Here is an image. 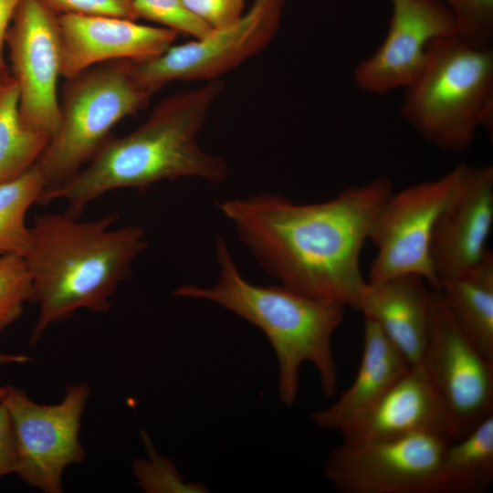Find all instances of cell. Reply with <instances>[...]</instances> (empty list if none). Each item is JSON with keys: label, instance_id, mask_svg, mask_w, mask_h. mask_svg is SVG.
I'll use <instances>...</instances> for the list:
<instances>
[{"label": "cell", "instance_id": "obj_23", "mask_svg": "<svg viewBox=\"0 0 493 493\" xmlns=\"http://www.w3.org/2000/svg\"><path fill=\"white\" fill-rule=\"evenodd\" d=\"M31 280L23 257H0V331L17 320L30 302Z\"/></svg>", "mask_w": 493, "mask_h": 493}, {"label": "cell", "instance_id": "obj_8", "mask_svg": "<svg viewBox=\"0 0 493 493\" xmlns=\"http://www.w3.org/2000/svg\"><path fill=\"white\" fill-rule=\"evenodd\" d=\"M251 1L236 22L212 28L202 37L172 45L153 58L131 61L138 82L154 93L174 80L219 79L261 52L278 30L285 0Z\"/></svg>", "mask_w": 493, "mask_h": 493}, {"label": "cell", "instance_id": "obj_21", "mask_svg": "<svg viewBox=\"0 0 493 493\" xmlns=\"http://www.w3.org/2000/svg\"><path fill=\"white\" fill-rule=\"evenodd\" d=\"M48 142L23 123L17 83L9 67L0 70V184L33 167Z\"/></svg>", "mask_w": 493, "mask_h": 493}, {"label": "cell", "instance_id": "obj_22", "mask_svg": "<svg viewBox=\"0 0 493 493\" xmlns=\"http://www.w3.org/2000/svg\"><path fill=\"white\" fill-rule=\"evenodd\" d=\"M46 189L35 164L21 175L0 184V254L24 257L30 240L26 215L39 204Z\"/></svg>", "mask_w": 493, "mask_h": 493}, {"label": "cell", "instance_id": "obj_1", "mask_svg": "<svg viewBox=\"0 0 493 493\" xmlns=\"http://www.w3.org/2000/svg\"><path fill=\"white\" fill-rule=\"evenodd\" d=\"M393 193L391 181L378 176L320 203L296 204L261 193L219 201L217 207L261 267L281 285L355 309L366 282L362 250Z\"/></svg>", "mask_w": 493, "mask_h": 493}, {"label": "cell", "instance_id": "obj_20", "mask_svg": "<svg viewBox=\"0 0 493 493\" xmlns=\"http://www.w3.org/2000/svg\"><path fill=\"white\" fill-rule=\"evenodd\" d=\"M493 481V415L446 446L437 493H481Z\"/></svg>", "mask_w": 493, "mask_h": 493}, {"label": "cell", "instance_id": "obj_25", "mask_svg": "<svg viewBox=\"0 0 493 493\" xmlns=\"http://www.w3.org/2000/svg\"><path fill=\"white\" fill-rule=\"evenodd\" d=\"M138 16L199 38L212 28L192 15L181 0H131Z\"/></svg>", "mask_w": 493, "mask_h": 493}, {"label": "cell", "instance_id": "obj_13", "mask_svg": "<svg viewBox=\"0 0 493 493\" xmlns=\"http://www.w3.org/2000/svg\"><path fill=\"white\" fill-rule=\"evenodd\" d=\"M390 2L392 16L383 43L353 73L358 88L374 95L408 87L422 71L431 43L458 34L453 13L441 0Z\"/></svg>", "mask_w": 493, "mask_h": 493}, {"label": "cell", "instance_id": "obj_11", "mask_svg": "<svg viewBox=\"0 0 493 493\" xmlns=\"http://www.w3.org/2000/svg\"><path fill=\"white\" fill-rule=\"evenodd\" d=\"M461 164L443 176L393 193L377 215L369 240L377 249L368 280L422 276L438 287L430 246L435 221L458 180Z\"/></svg>", "mask_w": 493, "mask_h": 493}, {"label": "cell", "instance_id": "obj_7", "mask_svg": "<svg viewBox=\"0 0 493 493\" xmlns=\"http://www.w3.org/2000/svg\"><path fill=\"white\" fill-rule=\"evenodd\" d=\"M90 390L85 383L66 387L55 404L33 401L22 389L6 385V404L15 433V474L45 493H61L65 469L85 460L79 441L80 422Z\"/></svg>", "mask_w": 493, "mask_h": 493}, {"label": "cell", "instance_id": "obj_18", "mask_svg": "<svg viewBox=\"0 0 493 493\" xmlns=\"http://www.w3.org/2000/svg\"><path fill=\"white\" fill-rule=\"evenodd\" d=\"M409 366L380 328L363 317L362 354L356 376L335 403L312 414L314 423L340 432L373 404Z\"/></svg>", "mask_w": 493, "mask_h": 493}, {"label": "cell", "instance_id": "obj_27", "mask_svg": "<svg viewBox=\"0 0 493 493\" xmlns=\"http://www.w3.org/2000/svg\"><path fill=\"white\" fill-rule=\"evenodd\" d=\"M58 14L110 16L136 20L131 0H42Z\"/></svg>", "mask_w": 493, "mask_h": 493}, {"label": "cell", "instance_id": "obj_17", "mask_svg": "<svg viewBox=\"0 0 493 493\" xmlns=\"http://www.w3.org/2000/svg\"><path fill=\"white\" fill-rule=\"evenodd\" d=\"M434 288L419 275L366 280L355 309L372 320L410 364L427 343Z\"/></svg>", "mask_w": 493, "mask_h": 493}, {"label": "cell", "instance_id": "obj_24", "mask_svg": "<svg viewBox=\"0 0 493 493\" xmlns=\"http://www.w3.org/2000/svg\"><path fill=\"white\" fill-rule=\"evenodd\" d=\"M142 438L148 451V459L134 460L133 474L137 483L149 493L162 492H207L198 483H186L173 464L165 456L156 453L149 436L142 432Z\"/></svg>", "mask_w": 493, "mask_h": 493}, {"label": "cell", "instance_id": "obj_4", "mask_svg": "<svg viewBox=\"0 0 493 493\" xmlns=\"http://www.w3.org/2000/svg\"><path fill=\"white\" fill-rule=\"evenodd\" d=\"M215 256L219 275L215 284L184 285L173 294L215 303L260 329L278 362V395L284 404L292 405L296 400L304 362L316 368L323 394H336L338 372L331 340L343 321L346 307L303 295L281 284L259 286L249 282L222 238L216 241Z\"/></svg>", "mask_w": 493, "mask_h": 493}, {"label": "cell", "instance_id": "obj_26", "mask_svg": "<svg viewBox=\"0 0 493 493\" xmlns=\"http://www.w3.org/2000/svg\"><path fill=\"white\" fill-rule=\"evenodd\" d=\"M453 13L463 38L482 47H492L493 0H441Z\"/></svg>", "mask_w": 493, "mask_h": 493}, {"label": "cell", "instance_id": "obj_31", "mask_svg": "<svg viewBox=\"0 0 493 493\" xmlns=\"http://www.w3.org/2000/svg\"><path fill=\"white\" fill-rule=\"evenodd\" d=\"M31 360V357L23 354L0 352V365L26 363Z\"/></svg>", "mask_w": 493, "mask_h": 493}, {"label": "cell", "instance_id": "obj_29", "mask_svg": "<svg viewBox=\"0 0 493 493\" xmlns=\"http://www.w3.org/2000/svg\"><path fill=\"white\" fill-rule=\"evenodd\" d=\"M17 466V449L8 408L0 402V479L15 474Z\"/></svg>", "mask_w": 493, "mask_h": 493}, {"label": "cell", "instance_id": "obj_19", "mask_svg": "<svg viewBox=\"0 0 493 493\" xmlns=\"http://www.w3.org/2000/svg\"><path fill=\"white\" fill-rule=\"evenodd\" d=\"M454 321L465 336L493 361V255L443 279L437 287Z\"/></svg>", "mask_w": 493, "mask_h": 493}, {"label": "cell", "instance_id": "obj_28", "mask_svg": "<svg viewBox=\"0 0 493 493\" xmlns=\"http://www.w3.org/2000/svg\"><path fill=\"white\" fill-rule=\"evenodd\" d=\"M184 7L211 28L226 26L245 13L246 0H181Z\"/></svg>", "mask_w": 493, "mask_h": 493}, {"label": "cell", "instance_id": "obj_5", "mask_svg": "<svg viewBox=\"0 0 493 493\" xmlns=\"http://www.w3.org/2000/svg\"><path fill=\"white\" fill-rule=\"evenodd\" d=\"M404 120L426 142L462 152L493 111L492 47L453 35L431 43L425 64L405 89Z\"/></svg>", "mask_w": 493, "mask_h": 493}, {"label": "cell", "instance_id": "obj_16", "mask_svg": "<svg viewBox=\"0 0 493 493\" xmlns=\"http://www.w3.org/2000/svg\"><path fill=\"white\" fill-rule=\"evenodd\" d=\"M339 433L345 445L416 434L454 440L448 416L421 361L410 364L373 404Z\"/></svg>", "mask_w": 493, "mask_h": 493}, {"label": "cell", "instance_id": "obj_30", "mask_svg": "<svg viewBox=\"0 0 493 493\" xmlns=\"http://www.w3.org/2000/svg\"><path fill=\"white\" fill-rule=\"evenodd\" d=\"M20 0H0V70L8 68L4 58L6 34Z\"/></svg>", "mask_w": 493, "mask_h": 493}, {"label": "cell", "instance_id": "obj_9", "mask_svg": "<svg viewBox=\"0 0 493 493\" xmlns=\"http://www.w3.org/2000/svg\"><path fill=\"white\" fill-rule=\"evenodd\" d=\"M451 442L436 434L354 445L328 456L326 477L341 493H437L443 452Z\"/></svg>", "mask_w": 493, "mask_h": 493}, {"label": "cell", "instance_id": "obj_10", "mask_svg": "<svg viewBox=\"0 0 493 493\" xmlns=\"http://www.w3.org/2000/svg\"><path fill=\"white\" fill-rule=\"evenodd\" d=\"M421 362L448 416L454 440L493 415V361L460 330L437 288Z\"/></svg>", "mask_w": 493, "mask_h": 493}, {"label": "cell", "instance_id": "obj_3", "mask_svg": "<svg viewBox=\"0 0 493 493\" xmlns=\"http://www.w3.org/2000/svg\"><path fill=\"white\" fill-rule=\"evenodd\" d=\"M117 215L83 221L68 211L36 216L23 257L31 280L30 302L38 315L29 343L77 310L107 313L119 284L147 247L137 225L113 228Z\"/></svg>", "mask_w": 493, "mask_h": 493}, {"label": "cell", "instance_id": "obj_32", "mask_svg": "<svg viewBox=\"0 0 493 493\" xmlns=\"http://www.w3.org/2000/svg\"><path fill=\"white\" fill-rule=\"evenodd\" d=\"M6 393V386H0V402H2Z\"/></svg>", "mask_w": 493, "mask_h": 493}, {"label": "cell", "instance_id": "obj_15", "mask_svg": "<svg viewBox=\"0 0 493 493\" xmlns=\"http://www.w3.org/2000/svg\"><path fill=\"white\" fill-rule=\"evenodd\" d=\"M58 28L61 76L67 79L98 63L153 58L177 37L164 26L110 16L58 14Z\"/></svg>", "mask_w": 493, "mask_h": 493}, {"label": "cell", "instance_id": "obj_14", "mask_svg": "<svg viewBox=\"0 0 493 493\" xmlns=\"http://www.w3.org/2000/svg\"><path fill=\"white\" fill-rule=\"evenodd\" d=\"M492 226L493 167L461 164L456 184L432 234L430 257L438 285L486 256Z\"/></svg>", "mask_w": 493, "mask_h": 493}, {"label": "cell", "instance_id": "obj_6", "mask_svg": "<svg viewBox=\"0 0 493 493\" xmlns=\"http://www.w3.org/2000/svg\"><path fill=\"white\" fill-rule=\"evenodd\" d=\"M153 93L142 86L131 60L93 66L68 79L60 102V122L36 163L46 189L74 177L123 118L144 107Z\"/></svg>", "mask_w": 493, "mask_h": 493}, {"label": "cell", "instance_id": "obj_2", "mask_svg": "<svg viewBox=\"0 0 493 493\" xmlns=\"http://www.w3.org/2000/svg\"><path fill=\"white\" fill-rule=\"evenodd\" d=\"M223 89L224 82L215 79L164 99L134 131L109 138L69 181L45 190L39 204L63 200L66 211L79 216L92 201L117 189L144 191L162 181L186 177L224 182L228 173L226 161L198 143Z\"/></svg>", "mask_w": 493, "mask_h": 493}, {"label": "cell", "instance_id": "obj_12", "mask_svg": "<svg viewBox=\"0 0 493 493\" xmlns=\"http://www.w3.org/2000/svg\"><path fill=\"white\" fill-rule=\"evenodd\" d=\"M5 44L19 90L21 120L50 141L60 122L58 14L42 0H20Z\"/></svg>", "mask_w": 493, "mask_h": 493}]
</instances>
